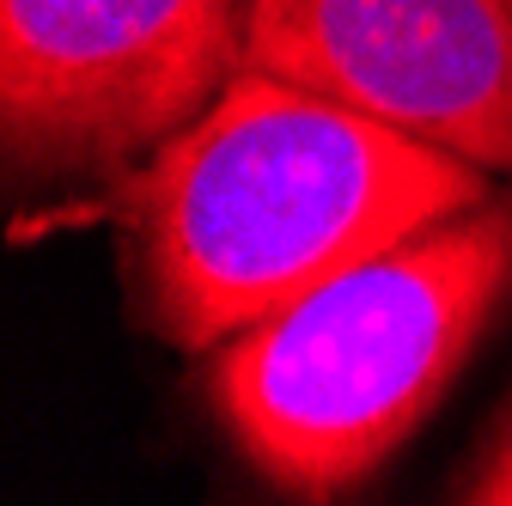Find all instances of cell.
Returning a JSON list of instances; mask_svg holds the SVG:
<instances>
[{"mask_svg":"<svg viewBox=\"0 0 512 506\" xmlns=\"http://www.w3.org/2000/svg\"><path fill=\"white\" fill-rule=\"evenodd\" d=\"M488 189L458 153L244 68L122 177L128 311L171 348L232 342Z\"/></svg>","mask_w":512,"mask_h":506,"instance_id":"6da1fadb","label":"cell"},{"mask_svg":"<svg viewBox=\"0 0 512 506\" xmlns=\"http://www.w3.org/2000/svg\"><path fill=\"white\" fill-rule=\"evenodd\" d=\"M445 494H452V500H476V506H512V397L488 421V433L476 439L470 464L445 482Z\"/></svg>","mask_w":512,"mask_h":506,"instance_id":"5b68a950","label":"cell"},{"mask_svg":"<svg viewBox=\"0 0 512 506\" xmlns=\"http://www.w3.org/2000/svg\"><path fill=\"white\" fill-rule=\"evenodd\" d=\"M250 0H0L13 177H128L244 74Z\"/></svg>","mask_w":512,"mask_h":506,"instance_id":"3957f363","label":"cell"},{"mask_svg":"<svg viewBox=\"0 0 512 506\" xmlns=\"http://www.w3.org/2000/svg\"><path fill=\"white\" fill-rule=\"evenodd\" d=\"M244 68L512 177V0H250Z\"/></svg>","mask_w":512,"mask_h":506,"instance_id":"277c9868","label":"cell"},{"mask_svg":"<svg viewBox=\"0 0 512 506\" xmlns=\"http://www.w3.org/2000/svg\"><path fill=\"white\" fill-rule=\"evenodd\" d=\"M506 305L512 177L232 336L208 391L269 488L330 500L403 452Z\"/></svg>","mask_w":512,"mask_h":506,"instance_id":"7a4b0ae2","label":"cell"}]
</instances>
